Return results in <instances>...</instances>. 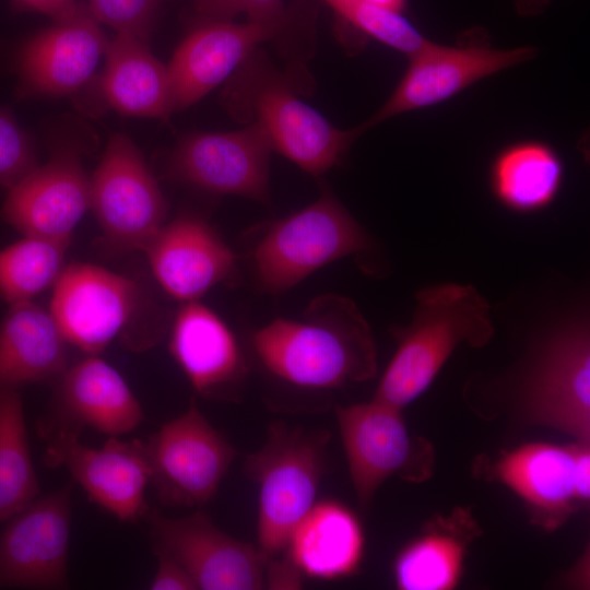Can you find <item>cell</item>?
<instances>
[{
  "mask_svg": "<svg viewBox=\"0 0 590 590\" xmlns=\"http://www.w3.org/2000/svg\"><path fill=\"white\" fill-rule=\"evenodd\" d=\"M251 345L270 375L296 388L338 389L377 374L370 327L340 295L315 298L300 319H274L253 333Z\"/></svg>",
  "mask_w": 590,
  "mask_h": 590,
  "instance_id": "obj_1",
  "label": "cell"
},
{
  "mask_svg": "<svg viewBox=\"0 0 590 590\" xmlns=\"http://www.w3.org/2000/svg\"><path fill=\"white\" fill-rule=\"evenodd\" d=\"M512 429L543 427L590 442V338L581 324L552 334L504 392L471 408Z\"/></svg>",
  "mask_w": 590,
  "mask_h": 590,
  "instance_id": "obj_2",
  "label": "cell"
},
{
  "mask_svg": "<svg viewBox=\"0 0 590 590\" xmlns=\"http://www.w3.org/2000/svg\"><path fill=\"white\" fill-rule=\"evenodd\" d=\"M412 322L393 330L397 350L373 399L403 409L422 396L462 343L481 349L494 335L487 300L472 285L421 290Z\"/></svg>",
  "mask_w": 590,
  "mask_h": 590,
  "instance_id": "obj_3",
  "label": "cell"
},
{
  "mask_svg": "<svg viewBox=\"0 0 590 590\" xmlns=\"http://www.w3.org/2000/svg\"><path fill=\"white\" fill-rule=\"evenodd\" d=\"M330 434L273 422L244 472L258 485V548L269 559L285 553L297 523L315 504Z\"/></svg>",
  "mask_w": 590,
  "mask_h": 590,
  "instance_id": "obj_4",
  "label": "cell"
},
{
  "mask_svg": "<svg viewBox=\"0 0 590 590\" xmlns=\"http://www.w3.org/2000/svg\"><path fill=\"white\" fill-rule=\"evenodd\" d=\"M369 247L368 236L330 193L272 223L252 250L260 288L281 294L311 273Z\"/></svg>",
  "mask_w": 590,
  "mask_h": 590,
  "instance_id": "obj_5",
  "label": "cell"
},
{
  "mask_svg": "<svg viewBox=\"0 0 590 590\" xmlns=\"http://www.w3.org/2000/svg\"><path fill=\"white\" fill-rule=\"evenodd\" d=\"M473 471L514 492L530 521L546 531L558 529L590 502V442H530L494 460L480 456Z\"/></svg>",
  "mask_w": 590,
  "mask_h": 590,
  "instance_id": "obj_6",
  "label": "cell"
},
{
  "mask_svg": "<svg viewBox=\"0 0 590 590\" xmlns=\"http://www.w3.org/2000/svg\"><path fill=\"white\" fill-rule=\"evenodd\" d=\"M335 416L358 503L369 507L391 476L410 483L428 481L436 452L430 441L411 434L402 410L373 399L335 406Z\"/></svg>",
  "mask_w": 590,
  "mask_h": 590,
  "instance_id": "obj_7",
  "label": "cell"
},
{
  "mask_svg": "<svg viewBox=\"0 0 590 590\" xmlns=\"http://www.w3.org/2000/svg\"><path fill=\"white\" fill-rule=\"evenodd\" d=\"M92 209L110 251H142L165 224L167 203L132 140L115 133L90 178Z\"/></svg>",
  "mask_w": 590,
  "mask_h": 590,
  "instance_id": "obj_8",
  "label": "cell"
},
{
  "mask_svg": "<svg viewBox=\"0 0 590 590\" xmlns=\"http://www.w3.org/2000/svg\"><path fill=\"white\" fill-rule=\"evenodd\" d=\"M145 446L150 484L161 504L175 508L209 503L237 455L193 398L187 410L151 435Z\"/></svg>",
  "mask_w": 590,
  "mask_h": 590,
  "instance_id": "obj_9",
  "label": "cell"
},
{
  "mask_svg": "<svg viewBox=\"0 0 590 590\" xmlns=\"http://www.w3.org/2000/svg\"><path fill=\"white\" fill-rule=\"evenodd\" d=\"M146 519L153 551L174 558L197 589L256 590L266 586L268 558L253 545L220 530L202 510L170 518L150 509Z\"/></svg>",
  "mask_w": 590,
  "mask_h": 590,
  "instance_id": "obj_10",
  "label": "cell"
},
{
  "mask_svg": "<svg viewBox=\"0 0 590 590\" xmlns=\"http://www.w3.org/2000/svg\"><path fill=\"white\" fill-rule=\"evenodd\" d=\"M142 304L132 279L86 262H71L54 285L50 314L66 341L87 355H99Z\"/></svg>",
  "mask_w": 590,
  "mask_h": 590,
  "instance_id": "obj_11",
  "label": "cell"
},
{
  "mask_svg": "<svg viewBox=\"0 0 590 590\" xmlns=\"http://www.w3.org/2000/svg\"><path fill=\"white\" fill-rule=\"evenodd\" d=\"M73 482L36 497L0 533V588L69 587Z\"/></svg>",
  "mask_w": 590,
  "mask_h": 590,
  "instance_id": "obj_12",
  "label": "cell"
},
{
  "mask_svg": "<svg viewBox=\"0 0 590 590\" xmlns=\"http://www.w3.org/2000/svg\"><path fill=\"white\" fill-rule=\"evenodd\" d=\"M44 464L67 469L91 502L123 522H135L149 510L145 502L150 463L145 441L108 437L101 449L80 436L59 433L47 439Z\"/></svg>",
  "mask_w": 590,
  "mask_h": 590,
  "instance_id": "obj_13",
  "label": "cell"
},
{
  "mask_svg": "<svg viewBox=\"0 0 590 590\" xmlns=\"http://www.w3.org/2000/svg\"><path fill=\"white\" fill-rule=\"evenodd\" d=\"M535 55L536 48L531 46L495 49L472 43L455 47L429 42L409 57V67L390 97L359 126L365 132L397 115L445 102L477 81Z\"/></svg>",
  "mask_w": 590,
  "mask_h": 590,
  "instance_id": "obj_14",
  "label": "cell"
},
{
  "mask_svg": "<svg viewBox=\"0 0 590 590\" xmlns=\"http://www.w3.org/2000/svg\"><path fill=\"white\" fill-rule=\"evenodd\" d=\"M143 410L122 376L98 355H87L58 378L49 411L37 421L40 438L92 428L109 437L134 430Z\"/></svg>",
  "mask_w": 590,
  "mask_h": 590,
  "instance_id": "obj_15",
  "label": "cell"
},
{
  "mask_svg": "<svg viewBox=\"0 0 590 590\" xmlns=\"http://www.w3.org/2000/svg\"><path fill=\"white\" fill-rule=\"evenodd\" d=\"M271 150L256 122L235 131L196 133L174 150L169 174L206 191L266 202Z\"/></svg>",
  "mask_w": 590,
  "mask_h": 590,
  "instance_id": "obj_16",
  "label": "cell"
},
{
  "mask_svg": "<svg viewBox=\"0 0 590 590\" xmlns=\"http://www.w3.org/2000/svg\"><path fill=\"white\" fill-rule=\"evenodd\" d=\"M253 83L250 95L255 122L272 150L314 176L337 165L364 133L361 126L337 128L275 76H257Z\"/></svg>",
  "mask_w": 590,
  "mask_h": 590,
  "instance_id": "obj_17",
  "label": "cell"
},
{
  "mask_svg": "<svg viewBox=\"0 0 590 590\" xmlns=\"http://www.w3.org/2000/svg\"><path fill=\"white\" fill-rule=\"evenodd\" d=\"M88 208L90 178L79 151L67 145L9 189L0 217L24 236L71 240Z\"/></svg>",
  "mask_w": 590,
  "mask_h": 590,
  "instance_id": "obj_18",
  "label": "cell"
},
{
  "mask_svg": "<svg viewBox=\"0 0 590 590\" xmlns=\"http://www.w3.org/2000/svg\"><path fill=\"white\" fill-rule=\"evenodd\" d=\"M108 39L87 4L78 2L67 16L33 36L19 57L21 91L69 95L91 80Z\"/></svg>",
  "mask_w": 590,
  "mask_h": 590,
  "instance_id": "obj_19",
  "label": "cell"
},
{
  "mask_svg": "<svg viewBox=\"0 0 590 590\" xmlns=\"http://www.w3.org/2000/svg\"><path fill=\"white\" fill-rule=\"evenodd\" d=\"M282 19H249L243 24L206 21L193 30L167 66L172 113L194 104L224 81L280 32Z\"/></svg>",
  "mask_w": 590,
  "mask_h": 590,
  "instance_id": "obj_20",
  "label": "cell"
},
{
  "mask_svg": "<svg viewBox=\"0 0 590 590\" xmlns=\"http://www.w3.org/2000/svg\"><path fill=\"white\" fill-rule=\"evenodd\" d=\"M168 349L194 391L215 401H238L248 373L240 345L205 305L186 302L174 318Z\"/></svg>",
  "mask_w": 590,
  "mask_h": 590,
  "instance_id": "obj_21",
  "label": "cell"
},
{
  "mask_svg": "<svg viewBox=\"0 0 590 590\" xmlns=\"http://www.w3.org/2000/svg\"><path fill=\"white\" fill-rule=\"evenodd\" d=\"M162 288L192 302L235 270V255L202 219L180 215L164 224L142 250Z\"/></svg>",
  "mask_w": 590,
  "mask_h": 590,
  "instance_id": "obj_22",
  "label": "cell"
},
{
  "mask_svg": "<svg viewBox=\"0 0 590 590\" xmlns=\"http://www.w3.org/2000/svg\"><path fill=\"white\" fill-rule=\"evenodd\" d=\"M481 534L470 507H455L430 517L393 563L401 590H449L462 577L465 555Z\"/></svg>",
  "mask_w": 590,
  "mask_h": 590,
  "instance_id": "obj_23",
  "label": "cell"
},
{
  "mask_svg": "<svg viewBox=\"0 0 590 590\" xmlns=\"http://www.w3.org/2000/svg\"><path fill=\"white\" fill-rule=\"evenodd\" d=\"M365 538L358 518L343 504L315 503L293 530L285 555L303 576L334 580L358 570Z\"/></svg>",
  "mask_w": 590,
  "mask_h": 590,
  "instance_id": "obj_24",
  "label": "cell"
},
{
  "mask_svg": "<svg viewBox=\"0 0 590 590\" xmlns=\"http://www.w3.org/2000/svg\"><path fill=\"white\" fill-rule=\"evenodd\" d=\"M67 343L50 311L32 300L10 305L0 323V389L58 379Z\"/></svg>",
  "mask_w": 590,
  "mask_h": 590,
  "instance_id": "obj_25",
  "label": "cell"
},
{
  "mask_svg": "<svg viewBox=\"0 0 590 590\" xmlns=\"http://www.w3.org/2000/svg\"><path fill=\"white\" fill-rule=\"evenodd\" d=\"M105 57L98 88L110 108L127 116L161 119L172 114L167 67L146 42L117 33Z\"/></svg>",
  "mask_w": 590,
  "mask_h": 590,
  "instance_id": "obj_26",
  "label": "cell"
},
{
  "mask_svg": "<svg viewBox=\"0 0 590 590\" xmlns=\"http://www.w3.org/2000/svg\"><path fill=\"white\" fill-rule=\"evenodd\" d=\"M556 151L541 141H522L503 149L491 166L489 182L496 199L520 213L539 211L556 197L563 180Z\"/></svg>",
  "mask_w": 590,
  "mask_h": 590,
  "instance_id": "obj_27",
  "label": "cell"
},
{
  "mask_svg": "<svg viewBox=\"0 0 590 590\" xmlns=\"http://www.w3.org/2000/svg\"><path fill=\"white\" fill-rule=\"evenodd\" d=\"M38 494L21 394L17 389H0V522Z\"/></svg>",
  "mask_w": 590,
  "mask_h": 590,
  "instance_id": "obj_28",
  "label": "cell"
},
{
  "mask_svg": "<svg viewBox=\"0 0 590 590\" xmlns=\"http://www.w3.org/2000/svg\"><path fill=\"white\" fill-rule=\"evenodd\" d=\"M70 240L25 236L0 250V298L31 302L54 286L64 269Z\"/></svg>",
  "mask_w": 590,
  "mask_h": 590,
  "instance_id": "obj_29",
  "label": "cell"
},
{
  "mask_svg": "<svg viewBox=\"0 0 590 590\" xmlns=\"http://www.w3.org/2000/svg\"><path fill=\"white\" fill-rule=\"evenodd\" d=\"M324 1L355 28L408 57L421 51L430 42L402 12L357 0Z\"/></svg>",
  "mask_w": 590,
  "mask_h": 590,
  "instance_id": "obj_30",
  "label": "cell"
},
{
  "mask_svg": "<svg viewBox=\"0 0 590 590\" xmlns=\"http://www.w3.org/2000/svg\"><path fill=\"white\" fill-rule=\"evenodd\" d=\"M36 167L30 137L9 111L0 109V186L11 189Z\"/></svg>",
  "mask_w": 590,
  "mask_h": 590,
  "instance_id": "obj_31",
  "label": "cell"
},
{
  "mask_svg": "<svg viewBox=\"0 0 590 590\" xmlns=\"http://www.w3.org/2000/svg\"><path fill=\"white\" fill-rule=\"evenodd\" d=\"M87 5L99 23L149 42L157 0H88Z\"/></svg>",
  "mask_w": 590,
  "mask_h": 590,
  "instance_id": "obj_32",
  "label": "cell"
},
{
  "mask_svg": "<svg viewBox=\"0 0 590 590\" xmlns=\"http://www.w3.org/2000/svg\"><path fill=\"white\" fill-rule=\"evenodd\" d=\"M197 12L206 21H229L246 13L250 20L283 17L281 0H193Z\"/></svg>",
  "mask_w": 590,
  "mask_h": 590,
  "instance_id": "obj_33",
  "label": "cell"
},
{
  "mask_svg": "<svg viewBox=\"0 0 590 590\" xmlns=\"http://www.w3.org/2000/svg\"><path fill=\"white\" fill-rule=\"evenodd\" d=\"M157 557V570L150 585L152 590H194L190 575L167 554L153 551Z\"/></svg>",
  "mask_w": 590,
  "mask_h": 590,
  "instance_id": "obj_34",
  "label": "cell"
},
{
  "mask_svg": "<svg viewBox=\"0 0 590 590\" xmlns=\"http://www.w3.org/2000/svg\"><path fill=\"white\" fill-rule=\"evenodd\" d=\"M303 574L285 555L284 558L269 559L266 569V586L270 589H299Z\"/></svg>",
  "mask_w": 590,
  "mask_h": 590,
  "instance_id": "obj_35",
  "label": "cell"
},
{
  "mask_svg": "<svg viewBox=\"0 0 590 590\" xmlns=\"http://www.w3.org/2000/svg\"><path fill=\"white\" fill-rule=\"evenodd\" d=\"M13 8L20 11L43 13L52 21L70 14L76 7V0H10Z\"/></svg>",
  "mask_w": 590,
  "mask_h": 590,
  "instance_id": "obj_36",
  "label": "cell"
},
{
  "mask_svg": "<svg viewBox=\"0 0 590 590\" xmlns=\"http://www.w3.org/2000/svg\"><path fill=\"white\" fill-rule=\"evenodd\" d=\"M546 4L544 0H517L518 12L523 15L534 14Z\"/></svg>",
  "mask_w": 590,
  "mask_h": 590,
  "instance_id": "obj_37",
  "label": "cell"
},
{
  "mask_svg": "<svg viewBox=\"0 0 590 590\" xmlns=\"http://www.w3.org/2000/svg\"><path fill=\"white\" fill-rule=\"evenodd\" d=\"M361 2L379 5L390 10L402 12L405 8V0H357Z\"/></svg>",
  "mask_w": 590,
  "mask_h": 590,
  "instance_id": "obj_38",
  "label": "cell"
}]
</instances>
